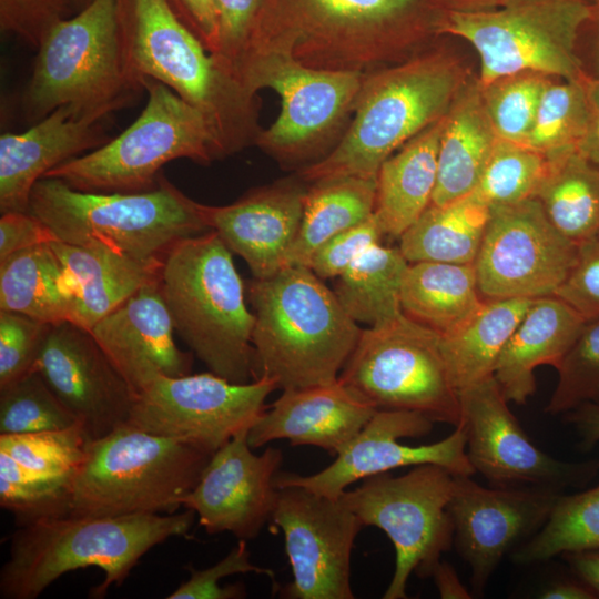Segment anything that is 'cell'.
Instances as JSON below:
<instances>
[{"instance_id":"cell-1","label":"cell","mask_w":599,"mask_h":599,"mask_svg":"<svg viewBox=\"0 0 599 599\" xmlns=\"http://www.w3.org/2000/svg\"><path fill=\"white\" fill-rule=\"evenodd\" d=\"M427 0H262L235 82L253 62L290 58L319 70L369 73L418 33Z\"/></svg>"},{"instance_id":"cell-2","label":"cell","mask_w":599,"mask_h":599,"mask_svg":"<svg viewBox=\"0 0 599 599\" xmlns=\"http://www.w3.org/2000/svg\"><path fill=\"white\" fill-rule=\"evenodd\" d=\"M195 512L125 516L64 515L19 526L0 570L2 599H35L64 573L99 568L104 580L90 592L102 598L121 586L140 559L172 537L187 535Z\"/></svg>"},{"instance_id":"cell-3","label":"cell","mask_w":599,"mask_h":599,"mask_svg":"<svg viewBox=\"0 0 599 599\" xmlns=\"http://www.w3.org/2000/svg\"><path fill=\"white\" fill-rule=\"evenodd\" d=\"M248 297L254 379H270L282 390L338 379L363 328L322 278L307 266L287 265L253 278Z\"/></svg>"},{"instance_id":"cell-4","label":"cell","mask_w":599,"mask_h":599,"mask_svg":"<svg viewBox=\"0 0 599 599\" xmlns=\"http://www.w3.org/2000/svg\"><path fill=\"white\" fill-rule=\"evenodd\" d=\"M28 212L59 241L143 261H164L179 242L211 230L205 204L162 174L153 189L131 193L84 192L43 177L31 191Z\"/></svg>"},{"instance_id":"cell-5","label":"cell","mask_w":599,"mask_h":599,"mask_svg":"<svg viewBox=\"0 0 599 599\" xmlns=\"http://www.w3.org/2000/svg\"><path fill=\"white\" fill-rule=\"evenodd\" d=\"M160 290L175 332L210 372L233 383L254 380V313L232 252L214 230L167 253Z\"/></svg>"},{"instance_id":"cell-6","label":"cell","mask_w":599,"mask_h":599,"mask_svg":"<svg viewBox=\"0 0 599 599\" xmlns=\"http://www.w3.org/2000/svg\"><path fill=\"white\" fill-rule=\"evenodd\" d=\"M461 88L458 67L426 54L366 73L354 118L334 148L297 171L307 183L336 176L377 177L382 164L441 119Z\"/></svg>"},{"instance_id":"cell-7","label":"cell","mask_w":599,"mask_h":599,"mask_svg":"<svg viewBox=\"0 0 599 599\" xmlns=\"http://www.w3.org/2000/svg\"><path fill=\"white\" fill-rule=\"evenodd\" d=\"M118 10L125 62L135 82L143 88L145 79L159 81L199 109L226 155L255 143L256 100L219 69L169 0H118Z\"/></svg>"},{"instance_id":"cell-8","label":"cell","mask_w":599,"mask_h":599,"mask_svg":"<svg viewBox=\"0 0 599 599\" xmlns=\"http://www.w3.org/2000/svg\"><path fill=\"white\" fill-rule=\"evenodd\" d=\"M37 49L21 100L22 114L32 123L67 104L109 119L144 90L126 67L118 0H92L57 22Z\"/></svg>"},{"instance_id":"cell-9","label":"cell","mask_w":599,"mask_h":599,"mask_svg":"<svg viewBox=\"0 0 599 599\" xmlns=\"http://www.w3.org/2000/svg\"><path fill=\"white\" fill-rule=\"evenodd\" d=\"M212 455L128 424L92 439L74 473L70 514H174Z\"/></svg>"},{"instance_id":"cell-10","label":"cell","mask_w":599,"mask_h":599,"mask_svg":"<svg viewBox=\"0 0 599 599\" xmlns=\"http://www.w3.org/2000/svg\"><path fill=\"white\" fill-rule=\"evenodd\" d=\"M148 101L135 121L103 145L49 171L84 192H142L153 189L161 169L177 159L202 165L226 156L209 119L165 84L145 79Z\"/></svg>"},{"instance_id":"cell-11","label":"cell","mask_w":599,"mask_h":599,"mask_svg":"<svg viewBox=\"0 0 599 599\" xmlns=\"http://www.w3.org/2000/svg\"><path fill=\"white\" fill-rule=\"evenodd\" d=\"M591 17L585 0H502L484 9H451L437 31L474 47L480 87L521 72L580 80L586 74L576 43Z\"/></svg>"},{"instance_id":"cell-12","label":"cell","mask_w":599,"mask_h":599,"mask_svg":"<svg viewBox=\"0 0 599 599\" xmlns=\"http://www.w3.org/2000/svg\"><path fill=\"white\" fill-rule=\"evenodd\" d=\"M338 380L378 409L409 410L458 426L459 392L441 335L404 313L363 328Z\"/></svg>"},{"instance_id":"cell-13","label":"cell","mask_w":599,"mask_h":599,"mask_svg":"<svg viewBox=\"0 0 599 599\" xmlns=\"http://www.w3.org/2000/svg\"><path fill=\"white\" fill-rule=\"evenodd\" d=\"M455 475L426 464L402 476L383 473L367 477L338 497L362 521L383 530L395 548V570L384 599L407 598L413 572L430 577L443 552L454 542L448 511Z\"/></svg>"},{"instance_id":"cell-14","label":"cell","mask_w":599,"mask_h":599,"mask_svg":"<svg viewBox=\"0 0 599 599\" xmlns=\"http://www.w3.org/2000/svg\"><path fill=\"white\" fill-rule=\"evenodd\" d=\"M365 73L319 70L270 55L250 64L240 79L251 99L264 88L280 97V115L261 130L255 144L282 165L298 170L324 158L333 138L354 112Z\"/></svg>"},{"instance_id":"cell-15","label":"cell","mask_w":599,"mask_h":599,"mask_svg":"<svg viewBox=\"0 0 599 599\" xmlns=\"http://www.w3.org/2000/svg\"><path fill=\"white\" fill-rule=\"evenodd\" d=\"M275 389L276 384L266 378L233 383L212 372L159 375L135 394L126 424L212 455L251 428Z\"/></svg>"},{"instance_id":"cell-16","label":"cell","mask_w":599,"mask_h":599,"mask_svg":"<svg viewBox=\"0 0 599 599\" xmlns=\"http://www.w3.org/2000/svg\"><path fill=\"white\" fill-rule=\"evenodd\" d=\"M577 253L578 244L554 226L536 197L490 207L474 263L479 292L484 300L552 296Z\"/></svg>"},{"instance_id":"cell-17","label":"cell","mask_w":599,"mask_h":599,"mask_svg":"<svg viewBox=\"0 0 599 599\" xmlns=\"http://www.w3.org/2000/svg\"><path fill=\"white\" fill-rule=\"evenodd\" d=\"M466 453L495 487H542L562 491L587 485L599 459L569 463L539 449L522 430L494 376L459 390Z\"/></svg>"},{"instance_id":"cell-18","label":"cell","mask_w":599,"mask_h":599,"mask_svg":"<svg viewBox=\"0 0 599 599\" xmlns=\"http://www.w3.org/2000/svg\"><path fill=\"white\" fill-rule=\"evenodd\" d=\"M282 529L293 580L290 599H353L351 558L364 527L339 498L296 485L277 488L271 520Z\"/></svg>"},{"instance_id":"cell-19","label":"cell","mask_w":599,"mask_h":599,"mask_svg":"<svg viewBox=\"0 0 599 599\" xmlns=\"http://www.w3.org/2000/svg\"><path fill=\"white\" fill-rule=\"evenodd\" d=\"M433 424L416 412L378 409L329 466L309 476L278 471L275 487L296 485L338 498L353 483L400 467L433 464L456 476L475 474L466 453V434L461 425L434 444L407 446L399 443L402 438L427 435Z\"/></svg>"},{"instance_id":"cell-20","label":"cell","mask_w":599,"mask_h":599,"mask_svg":"<svg viewBox=\"0 0 599 599\" xmlns=\"http://www.w3.org/2000/svg\"><path fill=\"white\" fill-rule=\"evenodd\" d=\"M561 491L542 487L486 488L456 476L448 511L454 542L471 569V585L481 593L505 554L537 531Z\"/></svg>"},{"instance_id":"cell-21","label":"cell","mask_w":599,"mask_h":599,"mask_svg":"<svg viewBox=\"0 0 599 599\" xmlns=\"http://www.w3.org/2000/svg\"><path fill=\"white\" fill-rule=\"evenodd\" d=\"M34 369L91 439L126 424L135 392L90 331L72 322L52 325Z\"/></svg>"},{"instance_id":"cell-22","label":"cell","mask_w":599,"mask_h":599,"mask_svg":"<svg viewBox=\"0 0 599 599\" xmlns=\"http://www.w3.org/2000/svg\"><path fill=\"white\" fill-rule=\"evenodd\" d=\"M248 430L240 432L212 454L200 480L182 501V507L199 516L207 534L231 532L250 540L271 520L277 495L274 480L283 454L272 447L254 454Z\"/></svg>"},{"instance_id":"cell-23","label":"cell","mask_w":599,"mask_h":599,"mask_svg":"<svg viewBox=\"0 0 599 599\" xmlns=\"http://www.w3.org/2000/svg\"><path fill=\"white\" fill-rule=\"evenodd\" d=\"M307 189L297 175L253 189L227 205H205V214L211 230L246 262L254 278H266L286 266Z\"/></svg>"},{"instance_id":"cell-24","label":"cell","mask_w":599,"mask_h":599,"mask_svg":"<svg viewBox=\"0 0 599 599\" xmlns=\"http://www.w3.org/2000/svg\"><path fill=\"white\" fill-rule=\"evenodd\" d=\"M174 332L160 282L141 287L90 329L135 394L159 375L190 374L192 357L177 347Z\"/></svg>"},{"instance_id":"cell-25","label":"cell","mask_w":599,"mask_h":599,"mask_svg":"<svg viewBox=\"0 0 599 599\" xmlns=\"http://www.w3.org/2000/svg\"><path fill=\"white\" fill-rule=\"evenodd\" d=\"M71 104L62 105L23 132L0 136V211L28 212L35 183L58 165L110 139L104 122Z\"/></svg>"},{"instance_id":"cell-26","label":"cell","mask_w":599,"mask_h":599,"mask_svg":"<svg viewBox=\"0 0 599 599\" xmlns=\"http://www.w3.org/2000/svg\"><path fill=\"white\" fill-rule=\"evenodd\" d=\"M376 410L338 379L328 385L283 389L251 426L247 440L254 449L287 439L293 446H315L336 456Z\"/></svg>"},{"instance_id":"cell-27","label":"cell","mask_w":599,"mask_h":599,"mask_svg":"<svg viewBox=\"0 0 599 599\" xmlns=\"http://www.w3.org/2000/svg\"><path fill=\"white\" fill-rule=\"evenodd\" d=\"M586 319L557 296L534 298L506 343L494 377L508 402L525 404L536 390L535 369L558 367Z\"/></svg>"},{"instance_id":"cell-28","label":"cell","mask_w":599,"mask_h":599,"mask_svg":"<svg viewBox=\"0 0 599 599\" xmlns=\"http://www.w3.org/2000/svg\"><path fill=\"white\" fill-rule=\"evenodd\" d=\"M50 244L77 286L72 323L88 331L141 287L161 280L164 261H143L59 240Z\"/></svg>"},{"instance_id":"cell-29","label":"cell","mask_w":599,"mask_h":599,"mask_svg":"<svg viewBox=\"0 0 599 599\" xmlns=\"http://www.w3.org/2000/svg\"><path fill=\"white\" fill-rule=\"evenodd\" d=\"M498 141L478 82L461 87L444 118L430 204L443 205L473 193Z\"/></svg>"},{"instance_id":"cell-30","label":"cell","mask_w":599,"mask_h":599,"mask_svg":"<svg viewBox=\"0 0 599 599\" xmlns=\"http://www.w3.org/2000/svg\"><path fill=\"white\" fill-rule=\"evenodd\" d=\"M444 118L407 141L382 164L374 215L384 235L399 238L430 205Z\"/></svg>"},{"instance_id":"cell-31","label":"cell","mask_w":599,"mask_h":599,"mask_svg":"<svg viewBox=\"0 0 599 599\" xmlns=\"http://www.w3.org/2000/svg\"><path fill=\"white\" fill-rule=\"evenodd\" d=\"M77 286L50 243L0 261V309L54 325L72 322Z\"/></svg>"},{"instance_id":"cell-32","label":"cell","mask_w":599,"mask_h":599,"mask_svg":"<svg viewBox=\"0 0 599 599\" xmlns=\"http://www.w3.org/2000/svg\"><path fill=\"white\" fill-rule=\"evenodd\" d=\"M484 301L474 264L415 262L404 275L403 313L440 335L461 326Z\"/></svg>"},{"instance_id":"cell-33","label":"cell","mask_w":599,"mask_h":599,"mask_svg":"<svg viewBox=\"0 0 599 599\" xmlns=\"http://www.w3.org/2000/svg\"><path fill=\"white\" fill-rule=\"evenodd\" d=\"M490 207L474 192L443 205L430 204L399 237L408 263L474 264L489 221Z\"/></svg>"},{"instance_id":"cell-34","label":"cell","mask_w":599,"mask_h":599,"mask_svg":"<svg viewBox=\"0 0 599 599\" xmlns=\"http://www.w3.org/2000/svg\"><path fill=\"white\" fill-rule=\"evenodd\" d=\"M377 177L336 176L308 183L303 215L287 265L308 266L313 254L336 234L374 214Z\"/></svg>"},{"instance_id":"cell-35","label":"cell","mask_w":599,"mask_h":599,"mask_svg":"<svg viewBox=\"0 0 599 599\" xmlns=\"http://www.w3.org/2000/svg\"><path fill=\"white\" fill-rule=\"evenodd\" d=\"M534 298L485 300L441 347L458 392L490 376L514 329Z\"/></svg>"},{"instance_id":"cell-36","label":"cell","mask_w":599,"mask_h":599,"mask_svg":"<svg viewBox=\"0 0 599 599\" xmlns=\"http://www.w3.org/2000/svg\"><path fill=\"white\" fill-rule=\"evenodd\" d=\"M408 265L399 247L375 244L337 277L333 291L356 323H386L403 313L400 292Z\"/></svg>"},{"instance_id":"cell-37","label":"cell","mask_w":599,"mask_h":599,"mask_svg":"<svg viewBox=\"0 0 599 599\" xmlns=\"http://www.w3.org/2000/svg\"><path fill=\"white\" fill-rule=\"evenodd\" d=\"M535 197L554 226L575 243L599 233V166L578 151L549 160Z\"/></svg>"},{"instance_id":"cell-38","label":"cell","mask_w":599,"mask_h":599,"mask_svg":"<svg viewBox=\"0 0 599 599\" xmlns=\"http://www.w3.org/2000/svg\"><path fill=\"white\" fill-rule=\"evenodd\" d=\"M597 548L599 485L573 495H561L537 534L512 551L511 558L517 564L528 565Z\"/></svg>"},{"instance_id":"cell-39","label":"cell","mask_w":599,"mask_h":599,"mask_svg":"<svg viewBox=\"0 0 599 599\" xmlns=\"http://www.w3.org/2000/svg\"><path fill=\"white\" fill-rule=\"evenodd\" d=\"M582 79L549 80L524 145L549 160L578 151L588 120Z\"/></svg>"},{"instance_id":"cell-40","label":"cell","mask_w":599,"mask_h":599,"mask_svg":"<svg viewBox=\"0 0 599 599\" xmlns=\"http://www.w3.org/2000/svg\"><path fill=\"white\" fill-rule=\"evenodd\" d=\"M73 476H50L27 469L0 453V506L18 526L70 514Z\"/></svg>"},{"instance_id":"cell-41","label":"cell","mask_w":599,"mask_h":599,"mask_svg":"<svg viewBox=\"0 0 599 599\" xmlns=\"http://www.w3.org/2000/svg\"><path fill=\"white\" fill-rule=\"evenodd\" d=\"M548 169L544 154L499 139L474 193L489 207L532 199Z\"/></svg>"},{"instance_id":"cell-42","label":"cell","mask_w":599,"mask_h":599,"mask_svg":"<svg viewBox=\"0 0 599 599\" xmlns=\"http://www.w3.org/2000/svg\"><path fill=\"white\" fill-rule=\"evenodd\" d=\"M77 423L35 369L0 388V434L62 429Z\"/></svg>"},{"instance_id":"cell-43","label":"cell","mask_w":599,"mask_h":599,"mask_svg":"<svg viewBox=\"0 0 599 599\" xmlns=\"http://www.w3.org/2000/svg\"><path fill=\"white\" fill-rule=\"evenodd\" d=\"M549 77L521 72L480 87L481 100L500 140L525 144Z\"/></svg>"},{"instance_id":"cell-44","label":"cell","mask_w":599,"mask_h":599,"mask_svg":"<svg viewBox=\"0 0 599 599\" xmlns=\"http://www.w3.org/2000/svg\"><path fill=\"white\" fill-rule=\"evenodd\" d=\"M92 439L80 423L26 434H0V453L22 467L50 476H73Z\"/></svg>"},{"instance_id":"cell-45","label":"cell","mask_w":599,"mask_h":599,"mask_svg":"<svg viewBox=\"0 0 599 599\" xmlns=\"http://www.w3.org/2000/svg\"><path fill=\"white\" fill-rule=\"evenodd\" d=\"M556 369L558 380L548 413L566 414L586 403L599 405V317L586 322Z\"/></svg>"},{"instance_id":"cell-46","label":"cell","mask_w":599,"mask_h":599,"mask_svg":"<svg viewBox=\"0 0 599 599\" xmlns=\"http://www.w3.org/2000/svg\"><path fill=\"white\" fill-rule=\"evenodd\" d=\"M51 326L18 312L0 309V388L34 370Z\"/></svg>"},{"instance_id":"cell-47","label":"cell","mask_w":599,"mask_h":599,"mask_svg":"<svg viewBox=\"0 0 599 599\" xmlns=\"http://www.w3.org/2000/svg\"><path fill=\"white\" fill-rule=\"evenodd\" d=\"M186 569L190 571V578L166 596V599L244 598L246 592L242 583L221 587L219 581L235 573L255 572L271 578L274 575L271 569L257 567L250 561L247 540H240L222 560L209 568L195 569L189 566Z\"/></svg>"},{"instance_id":"cell-48","label":"cell","mask_w":599,"mask_h":599,"mask_svg":"<svg viewBox=\"0 0 599 599\" xmlns=\"http://www.w3.org/2000/svg\"><path fill=\"white\" fill-rule=\"evenodd\" d=\"M212 2L217 23V48L212 58L219 69L236 84L237 64L262 0Z\"/></svg>"},{"instance_id":"cell-49","label":"cell","mask_w":599,"mask_h":599,"mask_svg":"<svg viewBox=\"0 0 599 599\" xmlns=\"http://www.w3.org/2000/svg\"><path fill=\"white\" fill-rule=\"evenodd\" d=\"M74 13V0H0V29L37 49L57 22Z\"/></svg>"},{"instance_id":"cell-50","label":"cell","mask_w":599,"mask_h":599,"mask_svg":"<svg viewBox=\"0 0 599 599\" xmlns=\"http://www.w3.org/2000/svg\"><path fill=\"white\" fill-rule=\"evenodd\" d=\"M384 233L373 214L326 241L312 256L308 266L319 278L338 277L363 252L380 243Z\"/></svg>"},{"instance_id":"cell-51","label":"cell","mask_w":599,"mask_h":599,"mask_svg":"<svg viewBox=\"0 0 599 599\" xmlns=\"http://www.w3.org/2000/svg\"><path fill=\"white\" fill-rule=\"evenodd\" d=\"M555 296L587 322L599 317V233L578 244L576 262Z\"/></svg>"},{"instance_id":"cell-52","label":"cell","mask_w":599,"mask_h":599,"mask_svg":"<svg viewBox=\"0 0 599 599\" xmlns=\"http://www.w3.org/2000/svg\"><path fill=\"white\" fill-rule=\"evenodd\" d=\"M58 241L30 212H4L0 217V261L19 251Z\"/></svg>"},{"instance_id":"cell-53","label":"cell","mask_w":599,"mask_h":599,"mask_svg":"<svg viewBox=\"0 0 599 599\" xmlns=\"http://www.w3.org/2000/svg\"><path fill=\"white\" fill-rule=\"evenodd\" d=\"M169 2L213 55L217 48V23L212 0H169Z\"/></svg>"},{"instance_id":"cell-54","label":"cell","mask_w":599,"mask_h":599,"mask_svg":"<svg viewBox=\"0 0 599 599\" xmlns=\"http://www.w3.org/2000/svg\"><path fill=\"white\" fill-rule=\"evenodd\" d=\"M588 108V120L578 152L592 164L599 166V77L582 79Z\"/></svg>"},{"instance_id":"cell-55","label":"cell","mask_w":599,"mask_h":599,"mask_svg":"<svg viewBox=\"0 0 599 599\" xmlns=\"http://www.w3.org/2000/svg\"><path fill=\"white\" fill-rule=\"evenodd\" d=\"M579 436V446L591 449L599 443V405L586 403L565 414Z\"/></svg>"},{"instance_id":"cell-56","label":"cell","mask_w":599,"mask_h":599,"mask_svg":"<svg viewBox=\"0 0 599 599\" xmlns=\"http://www.w3.org/2000/svg\"><path fill=\"white\" fill-rule=\"evenodd\" d=\"M562 557L568 562L573 575L589 586L599 597V548L565 554Z\"/></svg>"},{"instance_id":"cell-57","label":"cell","mask_w":599,"mask_h":599,"mask_svg":"<svg viewBox=\"0 0 599 599\" xmlns=\"http://www.w3.org/2000/svg\"><path fill=\"white\" fill-rule=\"evenodd\" d=\"M430 577L438 589V592L444 599H468L471 598L470 592L460 582L453 566L445 561H439Z\"/></svg>"},{"instance_id":"cell-58","label":"cell","mask_w":599,"mask_h":599,"mask_svg":"<svg viewBox=\"0 0 599 599\" xmlns=\"http://www.w3.org/2000/svg\"><path fill=\"white\" fill-rule=\"evenodd\" d=\"M542 599H596L597 593L585 582L576 579H561L551 582L539 596Z\"/></svg>"},{"instance_id":"cell-59","label":"cell","mask_w":599,"mask_h":599,"mask_svg":"<svg viewBox=\"0 0 599 599\" xmlns=\"http://www.w3.org/2000/svg\"><path fill=\"white\" fill-rule=\"evenodd\" d=\"M467 3L464 9H484L498 4L502 0H460Z\"/></svg>"},{"instance_id":"cell-60","label":"cell","mask_w":599,"mask_h":599,"mask_svg":"<svg viewBox=\"0 0 599 599\" xmlns=\"http://www.w3.org/2000/svg\"><path fill=\"white\" fill-rule=\"evenodd\" d=\"M597 20H598V41H597V69H598V73H599V0H597ZM599 77V75H598Z\"/></svg>"},{"instance_id":"cell-61","label":"cell","mask_w":599,"mask_h":599,"mask_svg":"<svg viewBox=\"0 0 599 599\" xmlns=\"http://www.w3.org/2000/svg\"><path fill=\"white\" fill-rule=\"evenodd\" d=\"M92 0H74V10L75 12L83 9L85 6H88Z\"/></svg>"}]
</instances>
